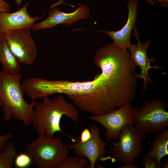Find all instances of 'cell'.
Here are the masks:
<instances>
[{
    "instance_id": "cell-1",
    "label": "cell",
    "mask_w": 168,
    "mask_h": 168,
    "mask_svg": "<svg viewBox=\"0 0 168 168\" xmlns=\"http://www.w3.org/2000/svg\"><path fill=\"white\" fill-rule=\"evenodd\" d=\"M94 59L96 67L101 70L97 74L99 87L91 93L95 101L111 111L131 103L135 97L138 79L137 67L128 50L108 44L97 50Z\"/></svg>"
},
{
    "instance_id": "cell-2",
    "label": "cell",
    "mask_w": 168,
    "mask_h": 168,
    "mask_svg": "<svg viewBox=\"0 0 168 168\" xmlns=\"http://www.w3.org/2000/svg\"><path fill=\"white\" fill-rule=\"evenodd\" d=\"M42 98L41 102H35L31 123L33 128L38 134L44 133L51 138L54 137L55 133L61 132L75 142V139L62 130L60 123L64 115L78 122L79 120L78 109L61 95L51 99L49 96Z\"/></svg>"
},
{
    "instance_id": "cell-3",
    "label": "cell",
    "mask_w": 168,
    "mask_h": 168,
    "mask_svg": "<svg viewBox=\"0 0 168 168\" xmlns=\"http://www.w3.org/2000/svg\"><path fill=\"white\" fill-rule=\"evenodd\" d=\"M21 74L15 76L5 71L0 72V100L3 120L8 121L13 117L28 126L31 123L35 101L27 103L23 96L25 91L20 81Z\"/></svg>"
},
{
    "instance_id": "cell-4",
    "label": "cell",
    "mask_w": 168,
    "mask_h": 168,
    "mask_svg": "<svg viewBox=\"0 0 168 168\" xmlns=\"http://www.w3.org/2000/svg\"><path fill=\"white\" fill-rule=\"evenodd\" d=\"M21 85L27 96L32 100H35L56 94H63L69 96L89 93L99 86V82L96 76L92 81L82 82L63 80H49L36 77L26 79Z\"/></svg>"
},
{
    "instance_id": "cell-5",
    "label": "cell",
    "mask_w": 168,
    "mask_h": 168,
    "mask_svg": "<svg viewBox=\"0 0 168 168\" xmlns=\"http://www.w3.org/2000/svg\"><path fill=\"white\" fill-rule=\"evenodd\" d=\"M25 151L39 168H54L70 154L68 145L59 136L51 138L44 133L38 134Z\"/></svg>"
},
{
    "instance_id": "cell-6",
    "label": "cell",
    "mask_w": 168,
    "mask_h": 168,
    "mask_svg": "<svg viewBox=\"0 0 168 168\" xmlns=\"http://www.w3.org/2000/svg\"><path fill=\"white\" fill-rule=\"evenodd\" d=\"M145 135L133 124H127L121 131L118 142L108 139L112 144L110 153L118 161L125 165L140 161L145 148L142 143L146 139Z\"/></svg>"
},
{
    "instance_id": "cell-7",
    "label": "cell",
    "mask_w": 168,
    "mask_h": 168,
    "mask_svg": "<svg viewBox=\"0 0 168 168\" xmlns=\"http://www.w3.org/2000/svg\"><path fill=\"white\" fill-rule=\"evenodd\" d=\"M167 103L161 99L146 101L136 108L134 125L145 134L162 132L168 127Z\"/></svg>"
},
{
    "instance_id": "cell-8",
    "label": "cell",
    "mask_w": 168,
    "mask_h": 168,
    "mask_svg": "<svg viewBox=\"0 0 168 168\" xmlns=\"http://www.w3.org/2000/svg\"><path fill=\"white\" fill-rule=\"evenodd\" d=\"M30 29L10 30L5 35L8 46L20 63L32 64L37 56L36 45L30 33Z\"/></svg>"
},
{
    "instance_id": "cell-9",
    "label": "cell",
    "mask_w": 168,
    "mask_h": 168,
    "mask_svg": "<svg viewBox=\"0 0 168 168\" xmlns=\"http://www.w3.org/2000/svg\"><path fill=\"white\" fill-rule=\"evenodd\" d=\"M136 111V108L129 103L110 113L97 116L91 115L89 118L105 128L106 131L104 136L107 139L117 141L121 131L126 124H134L133 119Z\"/></svg>"
},
{
    "instance_id": "cell-10",
    "label": "cell",
    "mask_w": 168,
    "mask_h": 168,
    "mask_svg": "<svg viewBox=\"0 0 168 168\" xmlns=\"http://www.w3.org/2000/svg\"><path fill=\"white\" fill-rule=\"evenodd\" d=\"M90 129L91 137L89 140L82 143L80 138H77L75 139L76 141L68 144V147L73 150L77 155L86 158L89 161L91 168H94L96 162L110 159L111 156H105L107 153L105 147L108 143L100 138L99 127L96 125H91Z\"/></svg>"
},
{
    "instance_id": "cell-11",
    "label": "cell",
    "mask_w": 168,
    "mask_h": 168,
    "mask_svg": "<svg viewBox=\"0 0 168 168\" xmlns=\"http://www.w3.org/2000/svg\"><path fill=\"white\" fill-rule=\"evenodd\" d=\"M133 36L136 39L137 43L135 44H131L128 48L130 57L137 67H139L141 72L139 74L136 73V76L138 79L142 78L143 79V94L146 90L148 86V82L152 83L151 78V76L148 72L150 68H153L156 69H160L161 68L157 65L152 66L150 63H155L156 60L154 58H149L147 54L151 39L149 40L144 44H142L140 40L138 30L136 27L133 28Z\"/></svg>"
},
{
    "instance_id": "cell-12",
    "label": "cell",
    "mask_w": 168,
    "mask_h": 168,
    "mask_svg": "<svg viewBox=\"0 0 168 168\" xmlns=\"http://www.w3.org/2000/svg\"><path fill=\"white\" fill-rule=\"evenodd\" d=\"M48 15L45 20L35 24L32 28L33 31L52 28L60 24H65L67 26L71 25L80 19L88 18L90 12L87 6L78 4L76 10L72 12H63L58 8H53L48 12Z\"/></svg>"
},
{
    "instance_id": "cell-13",
    "label": "cell",
    "mask_w": 168,
    "mask_h": 168,
    "mask_svg": "<svg viewBox=\"0 0 168 168\" xmlns=\"http://www.w3.org/2000/svg\"><path fill=\"white\" fill-rule=\"evenodd\" d=\"M138 1V0H128L127 7L128 10V18L125 24L118 31L100 30L113 39L115 45L121 49L126 50L131 43V32L135 27L137 19Z\"/></svg>"
},
{
    "instance_id": "cell-14",
    "label": "cell",
    "mask_w": 168,
    "mask_h": 168,
    "mask_svg": "<svg viewBox=\"0 0 168 168\" xmlns=\"http://www.w3.org/2000/svg\"><path fill=\"white\" fill-rule=\"evenodd\" d=\"M29 2L19 10L14 12H0V31L5 34L8 31L15 29H32L37 20L41 17H31L27 8Z\"/></svg>"
},
{
    "instance_id": "cell-15",
    "label": "cell",
    "mask_w": 168,
    "mask_h": 168,
    "mask_svg": "<svg viewBox=\"0 0 168 168\" xmlns=\"http://www.w3.org/2000/svg\"><path fill=\"white\" fill-rule=\"evenodd\" d=\"M0 62L5 72L15 76L21 74L20 63L10 50L5 38L0 48Z\"/></svg>"
},
{
    "instance_id": "cell-16",
    "label": "cell",
    "mask_w": 168,
    "mask_h": 168,
    "mask_svg": "<svg viewBox=\"0 0 168 168\" xmlns=\"http://www.w3.org/2000/svg\"><path fill=\"white\" fill-rule=\"evenodd\" d=\"M168 154V130L167 129L156 135L149 151L145 155L155 157L159 164L161 159Z\"/></svg>"
},
{
    "instance_id": "cell-17",
    "label": "cell",
    "mask_w": 168,
    "mask_h": 168,
    "mask_svg": "<svg viewBox=\"0 0 168 168\" xmlns=\"http://www.w3.org/2000/svg\"><path fill=\"white\" fill-rule=\"evenodd\" d=\"M16 155V149L15 145L9 142L0 150V168H12Z\"/></svg>"
},
{
    "instance_id": "cell-18",
    "label": "cell",
    "mask_w": 168,
    "mask_h": 168,
    "mask_svg": "<svg viewBox=\"0 0 168 168\" xmlns=\"http://www.w3.org/2000/svg\"><path fill=\"white\" fill-rule=\"evenodd\" d=\"M54 168H91V166L86 157L68 156Z\"/></svg>"
},
{
    "instance_id": "cell-19",
    "label": "cell",
    "mask_w": 168,
    "mask_h": 168,
    "mask_svg": "<svg viewBox=\"0 0 168 168\" xmlns=\"http://www.w3.org/2000/svg\"><path fill=\"white\" fill-rule=\"evenodd\" d=\"M32 160L26 153H21L17 154L15 158L14 164L18 168H25L29 166Z\"/></svg>"
},
{
    "instance_id": "cell-20",
    "label": "cell",
    "mask_w": 168,
    "mask_h": 168,
    "mask_svg": "<svg viewBox=\"0 0 168 168\" xmlns=\"http://www.w3.org/2000/svg\"><path fill=\"white\" fill-rule=\"evenodd\" d=\"M141 163L145 168H160L161 164L159 163L156 158L154 156H144Z\"/></svg>"
},
{
    "instance_id": "cell-21",
    "label": "cell",
    "mask_w": 168,
    "mask_h": 168,
    "mask_svg": "<svg viewBox=\"0 0 168 168\" xmlns=\"http://www.w3.org/2000/svg\"><path fill=\"white\" fill-rule=\"evenodd\" d=\"M13 134L10 132L2 136H0V150L2 149L12 138Z\"/></svg>"
},
{
    "instance_id": "cell-22",
    "label": "cell",
    "mask_w": 168,
    "mask_h": 168,
    "mask_svg": "<svg viewBox=\"0 0 168 168\" xmlns=\"http://www.w3.org/2000/svg\"><path fill=\"white\" fill-rule=\"evenodd\" d=\"M91 137L90 131L88 128H85L81 133V137L80 138V142L82 143L85 142L89 140Z\"/></svg>"
},
{
    "instance_id": "cell-23",
    "label": "cell",
    "mask_w": 168,
    "mask_h": 168,
    "mask_svg": "<svg viewBox=\"0 0 168 168\" xmlns=\"http://www.w3.org/2000/svg\"><path fill=\"white\" fill-rule=\"evenodd\" d=\"M10 5L7 1L0 0V12H9L10 11Z\"/></svg>"
},
{
    "instance_id": "cell-24",
    "label": "cell",
    "mask_w": 168,
    "mask_h": 168,
    "mask_svg": "<svg viewBox=\"0 0 168 168\" xmlns=\"http://www.w3.org/2000/svg\"><path fill=\"white\" fill-rule=\"evenodd\" d=\"M148 2L152 5H153L152 0H147ZM162 7H168V0H158Z\"/></svg>"
},
{
    "instance_id": "cell-25",
    "label": "cell",
    "mask_w": 168,
    "mask_h": 168,
    "mask_svg": "<svg viewBox=\"0 0 168 168\" xmlns=\"http://www.w3.org/2000/svg\"><path fill=\"white\" fill-rule=\"evenodd\" d=\"M120 168H139V167L137 165L133 164H128L125 166L119 167Z\"/></svg>"
},
{
    "instance_id": "cell-26",
    "label": "cell",
    "mask_w": 168,
    "mask_h": 168,
    "mask_svg": "<svg viewBox=\"0 0 168 168\" xmlns=\"http://www.w3.org/2000/svg\"><path fill=\"white\" fill-rule=\"evenodd\" d=\"M5 38V34L0 31V48L2 42Z\"/></svg>"
},
{
    "instance_id": "cell-27",
    "label": "cell",
    "mask_w": 168,
    "mask_h": 168,
    "mask_svg": "<svg viewBox=\"0 0 168 168\" xmlns=\"http://www.w3.org/2000/svg\"><path fill=\"white\" fill-rule=\"evenodd\" d=\"M18 6H20L21 4L22 0H14Z\"/></svg>"
},
{
    "instance_id": "cell-28",
    "label": "cell",
    "mask_w": 168,
    "mask_h": 168,
    "mask_svg": "<svg viewBox=\"0 0 168 168\" xmlns=\"http://www.w3.org/2000/svg\"><path fill=\"white\" fill-rule=\"evenodd\" d=\"M162 168H168V160L166 161L164 164L162 166Z\"/></svg>"
},
{
    "instance_id": "cell-29",
    "label": "cell",
    "mask_w": 168,
    "mask_h": 168,
    "mask_svg": "<svg viewBox=\"0 0 168 168\" xmlns=\"http://www.w3.org/2000/svg\"><path fill=\"white\" fill-rule=\"evenodd\" d=\"M3 104L1 100H0V106L3 107Z\"/></svg>"
}]
</instances>
